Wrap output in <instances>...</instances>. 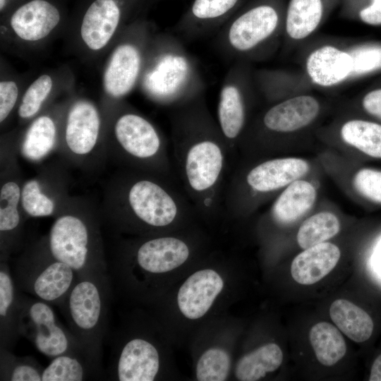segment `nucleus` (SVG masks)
Instances as JSON below:
<instances>
[{
    "mask_svg": "<svg viewBox=\"0 0 381 381\" xmlns=\"http://www.w3.org/2000/svg\"><path fill=\"white\" fill-rule=\"evenodd\" d=\"M172 121L174 166L186 196L197 213L222 210L231 170V150L205 105L189 101Z\"/></svg>",
    "mask_w": 381,
    "mask_h": 381,
    "instance_id": "obj_1",
    "label": "nucleus"
},
{
    "mask_svg": "<svg viewBox=\"0 0 381 381\" xmlns=\"http://www.w3.org/2000/svg\"><path fill=\"white\" fill-rule=\"evenodd\" d=\"M111 301L107 270L79 277L59 306L85 356L100 368Z\"/></svg>",
    "mask_w": 381,
    "mask_h": 381,
    "instance_id": "obj_2",
    "label": "nucleus"
},
{
    "mask_svg": "<svg viewBox=\"0 0 381 381\" xmlns=\"http://www.w3.org/2000/svg\"><path fill=\"white\" fill-rule=\"evenodd\" d=\"M126 214L144 226L162 229L196 211L174 181L162 177H136L127 184L123 198Z\"/></svg>",
    "mask_w": 381,
    "mask_h": 381,
    "instance_id": "obj_3",
    "label": "nucleus"
},
{
    "mask_svg": "<svg viewBox=\"0 0 381 381\" xmlns=\"http://www.w3.org/2000/svg\"><path fill=\"white\" fill-rule=\"evenodd\" d=\"M47 249L56 260L69 265L79 277L107 270L97 231L78 215L64 214L54 221Z\"/></svg>",
    "mask_w": 381,
    "mask_h": 381,
    "instance_id": "obj_4",
    "label": "nucleus"
},
{
    "mask_svg": "<svg viewBox=\"0 0 381 381\" xmlns=\"http://www.w3.org/2000/svg\"><path fill=\"white\" fill-rule=\"evenodd\" d=\"M19 334L49 358L68 353L85 356L70 330L58 322L49 303L37 298L20 296Z\"/></svg>",
    "mask_w": 381,
    "mask_h": 381,
    "instance_id": "obj_5",
    "label": "nucleus"
},
{
    "mask_svg": "<svg viewBox=\"0 0 381 381\" xmlns=\"http://www.w3.org/2000/svg\"><path fill=\"white\" fill-rule=\"evenodd\" d=\"M13 278L19 290L59 306L79 275L69 265L56 260L47 249L44 253L23 259Z\"/></svg>",
    "mask_w": 381,
    "mask_h": 381,
    "instance_id": "obj_6",
    "label": "nucleus"
},
{
    "mask_svg": "<svg viewBox=\"0 0 381 381\" xmlns=\"http://www.w3.org/2000/svg\"><path fill=\"white\" fill-rule=\"evenodd\" d=\"M114 132L122 150L131 159L147 165L157 176L174 181L165 143L150 121L128 113L117 120Z\"/></svg>",
    "mask_w": 381,
    "mask_h": 381,
    "instance_id": "obj_7",
    "label": "nucleus"
},
{
    "mask_svg": "<svg viewBox=\"0 0 381 381\" xmlns=\"http://www.w3.org/2000/svg\"><path fill=\"white\" fill-rule=\"evenodd\" d=\"M308 163L300 158L270 159L250 167L245 173L228 176L223 202L244 192L267 194L286 186L306 174Z\"/></svg>",
    "mask_w": 381,
    "mask_h": 381,
    "instance_id": "obj_8",
    "label": "nucleus"
},
{
    "mask_svg": "<svg viewBox=\"0 0 381 381\" xmlns=\"http://www.w3.org/2000/svg\"><path fill=\"white\" fill-rule=\"evenodd\" d=\"M278 23L276 11L267 5L250 9L235 19L224 32L227 49L246 52L257 47L274 31Z\"/></svg>",
    "mask_w": 381,
    "mask_h": 381,
    "instance_id": "obj_9",
    "label": "nucleus"
},
{
    "mask_svg": "<svg viewBox=\"0 0 381 381\" xmlns=\"http://www.w3.org/2000/svg\"><path fill=\"white\" fill-rule=\"evenodd\" d=\"M224 282L213 270H199L180 287L177 302L182 314L191 320L202 317L222 291Z\"/></svg>",
    "mask_w": 381,
    "mask_h": 381,
    "instance_id": "obj_10",
    "label": "nucleus"
},
{
    "mask_svg": "<svg viewBox=\"0 0 381 381\" xmlns=\"http://www.w3.org/2000/svg\"><path fill=\"white\" fill-rule=\"evenodd\" d=\"M114 368L116 380L152 381L159 372V355L150 341L134 338L122 347Z\"/></svg>",
    "mask_w": 381,
    "mask_h": 381,
    "instance_id": "obj_11",
    "label": "nucleus"
},
{
    "mask_svg": "<svg viewBox=\"0 0 381 381\" xmlns=\"http://www.w3.org/2000/svg\"><path fill=\"white\" fill-rule=\"evenodd\" d=\"M190 255L187 243L176 237L160 236L147 240L138 248V267L150 274L169 272L183 264Z\"/></svg>",
    "mask_w": 381,
    "mask_h": 381,
    "instance_id": "obj_12",
    "label": "nucleus"
},
{
    "mask_svg": "<svg viewBox=\"0 0 381 381\" xmlns=\"http://www.w3.org/2000/svg\"><path fill=\"white\" fill-rule=\"evenodd\" d=\"M167 53L162 56L154 68L149 71L144 79L145 89L151 95L163 101L186 103L181 92L183 80L187 78L188 71L183 70L182 59L177 52Z\"/></svg>",
    "mask_w": 381,
    "mask_h": 381,
    "instance_id": "obj_13",
    "label": "nucleus"
},
{
    "mask_svg": "<svg viewBox=\"0 0 381 381\" xmlns=\"http://www.w3.org/2000/svg\"><path fill=\"white\" fill-rule=\"evenodd\" d=\"M320 105L315 98L302 95L286 99L269 109L262 118L265 128L288 133L310 124L318 116Z\"/></svg>",
    "mask_w": 381,
    "mask_h": 381,
    "instance_id": "obj_14",
    "label": "nucleus"
},
{
    "mask_svg": "<svg viewBox=\"0 0 381 381\" xmlns=\"http://www.w3.org/2000/svg\"><path fill=\"white\" fill-rule=\"evenodd\" d=\"M99 116L89 102L78 101L71 109L66 128V142L77 155H86L95 147L99 131Z\"/></svg>",
    "mask_w": 381,
    "mask_h": 381,
    "instance_id": "obj_15",
    "label": "nucleus"
},
{
    "mask_svg": "<svg viewBox=\"0 0 381 381\" xmlns=\"http://www.w3.org/2000/svg\"><path fill=\"white\" fill-rule=\"evenodd\" d=\"M217 125L231 152L241 135L246 123V106L238 85L229 75L219 92Z\"/></svg>",
    "mask_w": 381,
    "mask_h": 381,
    "instance_id": "obj_16",
    "label": "nucleus"
},
{
    "mask_svg": "<svg viewBox=\"0 0 381 381\" xmlns=\"http://www.w3.org/2000/svg\"><path fill=\"white\" fill-rule=\"evenodd\" d=\"M141 66L139 49L131 44L119 46L113 52L104 74V87L110 95L119 97L135 85Z\"/></svg>",
    "mask_w": 381,
    "mask_h": 381,
    "instance_id": "obj_17",
    "label": "nucleus"
},
{
    "mask_svg": "<svg viewBox=\"0 0 381 381\" xmlns=\"http://www.w3.org/2000/svg\"><path fill=\"white\" fill-rule=\"evenodd\" d=\"M341 256L339 248L329 242H322L306 248L293 260L291 274L298 284H315L328 274Z\"/></svg>",
    "mask_w": 381,
    "mask_h": 381,
    "instance_id": "obj_18",
    "label": "nucleus"
},
{
    "mask_svg": "<svg viewBox=\"0 0 381 381\" xmlns=\"http://www.w3.org/2000/svg\"><path fill=\"white\" fill-rule=\"evenodd\" d=\"M59 20L56 7L44 0H33L16 10L11 25L21 39L36 41L48 35Z\"/></svg>",
    "mask_w": 381,
    "mask_h": 381,
    "instance_id": "obj_19",
    "label": "nucleus"
},
{
    "mask_svg": "<svg viewBox=\"0 0 381 381\" xmlns=\"http://www.w3.org/2000/svg\"><path fill=\"white\" fill-rule=\"evenodd\" d=\"M6 260L0 266V347L11 351L19 337L20 296Z\"/></svg>",
    "mask_w": 381,
    "mask_h": 381,
    "instance_id": "obj_20",
    "label": "nucleus"
},
{
    "mask_svg": "<svg viewBox=\"0 0 381 381\" xmlns=\"http://www.w3.org/2000/svg\"><path fill=\"white\" fill-rule=\"evenodd\" d=\"M120 11L114 0H96L87 10L81 25L83 41L93 50L104 47L114 33Z\"/></svg>",
    "mask_w": 381,
    "mask_h": 381,
    "instance_id": "obj_21",
    "label": "nucleus"
},
{
    "mask_svg": "<svg viewBox=\"0 0 381 381\" xmlns=\"http://www.w3.org/2000/svg\"><path fill=\"white\" fill-rule=\"evenodd\" d=\"M306 68L315 83L330 86L351 75V58L347 52L332 46H325L316 49L309 56Z\"/></svg>",
    "mask_w": 381,
    "mask_h": 381,
    "instance_id": "obj_22",
    "label": "nucleus"
},
{
    "mask_svg": "<svg viewBox=\"0 0 381 381\" xmlns=\"http://www.w3.org/2000/svg\"><path fill=\"white\" fill-rule=\"evenodd\" d=\"M315 199V187L298 179L288 185L277 198L271 208V217L277 224H290L308 212Z\"/></svg>",
    "mask_w": 381,
    "mask_h": 381,
    "instance_id": "obj_23",
    "label": "nucleus"
},
{
    "mask_svg": "<svg viewBox=\"0 0 381 381\" xmlns=\"http://www.w3.org/2000/svg\"><path fill=\"white\" fill-rule=\"evenodd\" d=\"M329 315L340 331L356 342H363L372 335L374 324L371 317L348 300H335L330 306Z\"/></svg>",
    "mask_w": 381,
    "mask_h": 381,
    "instance_id": "obj_24",
    "label": "nucleus"
},
{
    "mask_svg": "<svg viewBox=\"0 0 381 381\" xmlns=\"http://www.w3.org/2000/svg\"><path fill=\"white\" fill-rule=\"evenodd\" d=\"M21 190L17 183L9 181L0 190L1 260H6L11 252V238L19 231L20 216L18 205Z\"/></svg>",
    "mask_w": 381,
    "mask_h": 381,
    "instance_id": "obj_25",
    "label": "nucleus"
},
{
    "mask_svg": "<svg viewBox=\"0 0 381 381\" xmlns=\"http://www.w3.org/2000/svg\"><path fill=\"white\" fill-rule=\"evenodd\" d=\"M282 361L280 347L270 343L241 357L236 364L235 375L241 381L258 380L267 373L276 370Z\"/></svg>",
    "mask_w": 381,
    "mask_h": 381,
    "instance_id": "obj_26",
    "label": "nucleus"
},
{
    "mask_svg": "<svg viewBox=\"0 0 381 381\" xmlns=\"http://www.w3.org/2000/svg\"><path fill=\"white\" fill-rule=\"evenodd\" d=\"M99 370L84 354L68 353L53 358L44 368L42 381H81L99 373Z\"/></svg>",
    "mask_w": 381,
    "mask_h": 381,
    "instance_id": "obj_27",
    "label": "nucleus"
},
{
    "mask_svg": "<svg viewBox=\"0 0 381 381\" xmlns=\"http://www.w3.org/2000/svg\"><path fill=\"white\" fill-rule=\"evenodd\" d=\"M309 340L318 361L332 366L345 355L346 345L338 329L327 322H320L310 329Z\"/></svg>",
    "mask_w": 381,
    "mask_h": 381,
    "instance_id": "obj_28",
    "label": "nucleus"
},
{
    "mask_svg": "<svg viewBox=\"0 0 381 381\" xmlns=\"http://www.w3.org/2000/svg\"><path fill=\"white\" fill-rule=\"evenodd\" d=\"M322 14L321 0H291L286 20L288 35L295 40L306 37L318 27Z\"/></svg>",
    "mask_w": 381,
    "mask_h": 381,
    "instance_id": "obj_29",
    "label": "nucleus"
},
{
    "mask_svg": "<svg viewBox=\"0 0 381 381\" xmlns=\"http://www.w3.org/2000/svg\"><path fill=\"white\" fill-rule=\"evenodd\" d=\"M343 140L364 155L381 159V124L365 120H351L341 129Z\"/></svg>",
    "mask_w": 381,
    "mask_h": 381,
    "instance_id": "obj_30",
    "label": "nucleus"
},
{
    "mask_svg": "<svg viewBox=\"0 0 381 381\" xmlns=\"http://www.w3.org/2000/svg\"><path fill=\"white\" fill-rule=\"evenodd\" d=\"M55 138L54 121L49 116H40L27 131L22 145V153L30 160H40L52 150Z\"/></svg>",
    "mask_w": 381,
    "mask_h": 381,
    "instance_id": "obj_31",
    "label": "nucleus"
},
{
    "mask_svg": "<svg viewBox=\"0 0 381 381\" xmlns=\"http://www.w3.org/2000/svg\"><path fill=\"white\" fill-rule=\"evenodd\" d=\"M339 229L340 223L335 214L319 212L303 222L297 233V242L301 248L306 249L332 238Z\"/></svg>",
    "mask_w": 381,
    "mask_h": 381,
    "instance_id": "obj_32",
    "label": "nucleus"
},
{
    "mask_svg": "<svg viewBox=\"0 0 381 381\" xmlns=\"http://www.w3.org/2000/svg\"><path fill=\"white\" fill-rule=\"evenodd\" d=\"M0 380L42 381L44 368L32 357H16L0 347Z\"/></svg>",
    "mask_w": 381,
    "mask_h": 381,
    "instance_id": "obj_33",
    "label": "nucleus"
},
{
    "mask_svg": "<svg viewBox=\"0 0 381 381\" xmlns=\"http://www.w3.org/2000/svg\"><path fill=\"white\" fill-rule=\"evenodd\" d=\"M230 358L228 353L217 348L205 351L196 365V377L199 381H223L229 375Z\"/></svg>",
    "mask_w": 381,
    "mask_h": 381,
    "instance_id": "obj_34",
    "label": "nucleus"
},
{
    "mask_svg": "<svg viewBox=\"0 0 381 381\" xmlns=\"http://www.w3.org/2000/svg\"><path fill=\"white\" fill-rule=\"evenodd\" d=\"M20 202L24 211L31 217H47L54 211V201L42 193L39 182L35 179L23 185Z\"/></svg>",
    "mask_w": 381,
    "mask_h": 381,
    "instance_id": "obj_35",
    "label": "nucleus"
},
{
    "mask_svg": "<svg viewBox=\"0 0 381 381\" xmlns=\"http://www.w3.org/2000/svg\"><path fill=\"white\" fill-rule=\"evenodd\" d=\"M52 87V80L47 75H41L25 92L18 109L21 118H30L40 109Z\"/></svg>",
    "mask_w": 381,
    "mask_h": 381,
    "instance_id": "obj_36",
    "label": "nucleus"
},
{
    "mask_svg": "<svg viewBox=\"0 0 381 381\" xmlns=\"http://www.w3.org/2000/svg\"><path fill=\"white\" fill-rule=\"evenodd\" d=\"M351 75H363L381 69V45H366L351 50Z\"/></svg>",
    "mask_w": 381,
    "mask_h": 381,
    "instance_id": "obj_37",
    "label": "nucleus"
},
{
    "mask_svg": "<svg viewBox=\"0 0 381 381\" xmlns=\"http://www.w3.org/2000/svg\"><path fill=\"white\" fill-rule=\"evenodd\" d=\"M356 190L371 202L381 205V171L372 168L360 169L354 176Z\"/></svg>",
    "mask_w": 381,
    "mask_h": 381,
    "instance_id": "obj_38",
    "label": "nucleus"
},
{
    "mask_svg": "<svg viewBox=\"0 0 381 381\" xmlns=\"http://www.w3.org/2000/svg\"><path fill=\"white\" fill-rule=\"evenodd\" d=\"M237 1L238 0H195L191 11L197 20H216L229 12Z\"/></svg>",
    "mask_w": 381,
    "mask_h": 381,
    "instance_id": "obj_39",
    "label": "nucleus"
},
{
    "mask_svg": "<svg viewBox=\"0 0 381 381\" xmlns=\"http://www.w3.org/2000/svg\"><path fill=\"white\" fill-rule=\"evenodd\" d=\"M18 97V87L13 81L0 83V121L2 122L11 111Z\"/></svg>",
    "mask_w": 381,
    "mask_h": 381,
    "instance_id": "obj_40",
    "label": "nucleus"
},
{
    "mask_svg": "<svg viewBox=\"0 0 381 381\" xmlns=\"http://www.w3.org/2000/svg\"><path fill=\"white\" fill-rule=\"evenodd\" d=\"M362 104L366 112L381 120V88L366 94Z\"/></svg>",
    "mask_w": 381,
    "mask_h": 381,
    "instance_id": "obj_41",
    "label": "nucleus"
},
{
    "mask_svg": "<svg viewBox=\"0 0 381 381\" xmlns=\"http://www.w3.org/2000/svg\"><path fill=\"white\" fill-rule=\"evenodd\" d=\"M361 19L369 25H381V0H373L371 4L360 12Z\"/></svg>",
    "mask_w": 381,
    "mask_h": 381,
    "instance_id": "obj_42",
    "label": "nucleus"
},
{
    "mask_svg": "<svg viewBox=\"0 0 381 381\" xmlns=\"http://www.w3.org/2000/svg\"><path fill=\"white\" fill-rule=\"evenodd\" d=\"M370 381H381V354L374 361L369 377Z\"/></svg>",
    "mask_w": 381,
    "mask_h": 381,
    "instance_id": "obj_43",
    "label": "nucleus"
},
{
    "mask_svg": "<svg viewBox=\"0 0 381 381\" xmlns=\"http://www.w3.org/2000/svg\"><path fill=\"white\" fill-rule=\"evenodd\" d=\"M5 4V0H1V9L4 7Z\"/></svg>",
    "mask_w": 381,
    "mask_h": 381,
    "instance_id": "obj_44",
    "label": "nucleus"
}]
</instances>
